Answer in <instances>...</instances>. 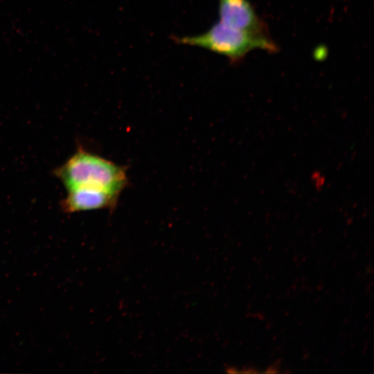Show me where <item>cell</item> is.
<instances>
[{
    "label": "cell",
    "mask_w": 374,
    "mask_h": 374,
    "mask_svg": "<svg viewBox=\"0 0 374 374\" xmlns=\"http://www.w3.org/2000/svg\"><path fill=\"white\" fill-rule=\"evenodd\" d=\"M310 180L314 188L318 190H321L326 184L325 175L320 171H314L310 176Z\"/></svg>",
    "instance_id": "5b68a950"
},
{
    "label": "cell",
    "mask_w": 374,
    "mask_h": 374,
    "mask_svg": "<svg viewBox=\"0 0 374 374\" xmlns=\"http://www.w3.org/2000/svg\"><path fill=\"white\" fill-rule=\"evenodd\" d=\"M220 21L235 28L269 34L267 24L259 17L249 0H218Z\"/></svg>",
    "instance_id": "277c9868"
},
{
    "label": "cell",
    "mask_w": 374,
    "mask_h": 374,
    "mask_svg": "<svg viewBox=\"0 0 374 374\" xmlns=\"http://www.w3.org/2000/svg\"><path fill=\"white\" fill-rule=\"evenodd\" d=\"M53 175L66 189L93 187L120 195L128 184L123 166L90 152L81 145L53 170Z\"/></svg>",
    "instance_id": "6da1fadb"
},
{
    "label": "cell",
    "mask_w": 374,
    "mask_h": 374,
    "mask_svg": "<svg viewBox=\"0 0 374 374\" xmlns=\"http://www.w3.org/2000/svg\"><path fill=\"white\" fill-rule=\"evenodd\" d=\"M184 45L207 49L227 57L231 62L242 60L250 51L260 49L276 53L278 47L269 34L235 28L219 21L206 32L193 36L176 38Z\"/></svg>",
    "instance_id": "7a4b0ae2"
},
{
    "label": "cell",
    "mask_w": 374,
    "mask_h": 374,
    "mask_svg": "<svg viewBox=\"0 0 374 374\" xmlns=\"http://www.w3.org/2000/svg\"><path fill=\"white\" fill-rule=\"evenodd\" d=\"M119 196L101 188L78 186L67 189V195L60 205L62 211L67 214L98 209L113 211Z\"/></svg>",
    "instance_id": "3957f363"
}]
</instances>
